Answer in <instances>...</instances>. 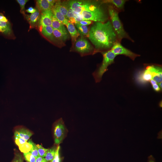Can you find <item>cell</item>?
I'll return each instance as SVG.
<instances>
[{"mask_svg": "<svg viewBox=\"0 0 162 162\" xmlns=\"http://www.w3.org/2000/svg\"><path fill=\"white\" fill-rule=\"evenodd\" d=\"M88 38L97 50L111 49L118 41L110 20L104 22H96L89 30Z\"/></svg>", "mask_w": 162, "mask_h": 162, "instance_id": "1", "label": "cell"}, {"mask_svg": "<svg viewBox=\"0 0 162 162\" xmlns=\"http://www.w3.org/2000/svg\"><path fill=\"white\" fill-rule=\"evenodd\" d=\"M108 10L110 22L116 34L118 41L120 42L123 38H127L133 41L124 28L119 17L118 10L113 5H110L109 6Z\"/></svg>", "mask_w": 162, "mask_h": 162, "instance_id": "2", "label": "cell"}, {"mask_svg": "<svg viewBox=\"0 0 162 162\" xmlns=\"http://www.w3.org/2000/svg\"><path fill=\"white\" fill-rule=\"evenodd\" d=\"M80 14L84 20L96 22H104L108 18L104 11L100 6L92 3Z\"/></svg>", "mask_w": 162, "mask_h": 162, "instance_id": "3", "label": "cell"}, {"mask_svg": "<svg viewBox=\"0 0 162 162\" xmlns=\"http://www.w3.org/2000/svg\"><path fill=\"white\" fill-rule=\"evenodd\" d=\"M103 56L102 63L97 69L92 73L96 82H100L104 74L108 70V67L114 63L115 58L117 56L110 50L101 52Z\"/></svg>", "mask_w": 162, "mask_h": 162, "instance_id": "4", "label": "cell"}, {"mask_svg": "<svg viewBox=\"0 0 162 162\" xmlns=\"http://www.w3.org/2000/svg\"><path fill=\"white\" fill-rule=\"evenodd\" d=\"M54 127V140L55 144L58 145L63 141L66 133V129L62 118L58 120Z\"/></svg>", "mask_w": 162, "mask_h": 162, "instance_id": "5", "label": "cell"}, {"mask_svg": "<svg viewBox=\"0 0 162 162\" xmlns=\"http://www.w3.org/2000/svg\"><path fill=\"white\" fill-rule=\"evenodd\" d=\"M75 47V51L82 56L91 53L93 51V48L92 46L86 39L82 37L76 40Z\"/></svg>", "mask_w": 162, "mask_h": 162, "instance_id": "6", "label": "cell"}, {"mask_svg": "<svg viewBox=\"0 0 162 162\" xmlns=\"http://www.w3.org/2000/svg\"><path fill=\"white\" fill-rule=\"evenodd\" d=\"M110 50L116 56L119 55H123L129 57L133 61L136 57L140 56V55L136 54L124 47L118 41L114 44Z\"/></svg>", "mask_w": 162, "mask_h": 162, "instance_id": "7", "label": "cell"}, {"mask_svg": "<svg viewBox=\"0 0 162 162\" xmlns=\"http://www.w3.org/2000/svg\"><path fill=\"white\" fill-rule=\"evenodd\" d=\"M160 66L152 65L146 67L138 75V80L140 82L146 83L149 82Z\"/></svg>", "mask_w": 162, "mask_h": 162, "instance_id": "8", "label": "cell"}, {"mask_svg": "<svg viewBox=\"0 0 162 162\" xmlns=\"http://www.w3.org/2000/svg\"><path fill=\"white\" fill-rule=\"evenodd\" d=\"M68 5L70 9L74 13L80 14L86 9L91 3L88 1H71L69 2Z\"/></svg>", "mask_w": 162, "mask_h": 162, "instance_id": "9", "label": "cell"}, {"mask_svg": "<svg viewBox=\"0 0 162 162\" xmlns=\"http://www.w3.org/2000/svg\"><path fill=\"white\" fill-rule=\"evenodd\" d=\"M53 15L51 9L42 11L39 20V28L44 26H51Z\"/></svg>", "mask_w": 162, "mask_h": 162, "instance_id": "10", "label": "cell"}, {"mask_svg": "<svg viewBox=\"0 0 162 162\" xmlns=\"http://www.w3.org/2000/svg\"><path fill=\"white\" fill-rule=\"evenodd\" d=\"M32 135V133L30 130L23 128L16 130L14 133L15 136L20 137L27 141Z\"/></svg>", "mask_w": 162, "mask_h": 162, "instance_id": "11", "label": "cell"}, {"mask_svg": "<svg viewBox=\"0 0 162 162\" xmlns=\"http://www.w3.org/2000/svg\"><path fill=\"white\" fill-rule=\"evenodd\" d=\"M51 26L53 29L58 30L64 33H67L64 25L53 15L52 18Z\"/></svg>", "mask_w": 162, "mask_h": 162, "instance_id": "12", "label": "cell"}, {"mask_svg": "<svg viewBox=\"0 0 162 162\" xmlns=\"http://www.w3.org/2000/svg\"><path fill=\"white\" fill-rule=\"evenodd\" d=\"M66 26L72 38V41L75 42L77 38L80 35V34L76 30L73 23L69 22Z\"/></svg>", "mask_w": 162, "mask_h": 162, "instance_id": "13", "label": "cell"}, {"mask_svg": "<svg viewBox=\"0 0 162 162\" xmlns=\"http://www.w3.org/2000/svg\"><path fill=\"white\" fill-rule=\"evenodd\" d=\"M51 10L53 15L64 25H66L69 22L68 20L54 6Z\"/></svg>", "mask_w": 162, "mask_h": 162, "instance_id": "14", "label": "cell"}, {"mask_svg": "<svg viewBox=\"0 0 162 162\" xmlns=\"http://www.w3.org/2000/svg\"><path fill=\"white\" fill-rule=\"evenodd\" d=\"M127 1L124 0H107L102 2V3H109L112 4L116 9L122 10L124 9V6Z\"/></svg>", "mask_w": 162, "mask_h": 162, "instance_id": "15", "label": "cell"}, {"mask_svg": "<svg viewBox=\"0 0 162 162\" xmlns=\"http://www.w3.org/2000/svg\"><path fill=\"white\" fill-rule=\"evenodd\" d=\"M40 28L42 34L45 37L50 39H53V29L52 26H44Z\"/></svg>", "mask_w": 162, "mask_h": 162, "instance_id": "16", "label": "cell"}, {"mask_svg": "<svg viewBox=\"0 0 162 162\" xmlns=\"http://www.w3.org/2000/svg\"><path fill=\"white\" fill-rule=\"evenodd\" d=\"M37 7L42 12L51 9L53 7L47 0H38L36 1Z\"/></svg>", "mask_w": 162, "mask_h": 162, "instance_id": "17", "label": "cell"}, {"mask_svg": "<svg viewBox=\"0 0 162 162\" xmlns=\"http://www.w3.org/2000/svg\"><path fill=\"white\" fill-rule=\"evenodd\" d=\"M53 34L54 38L60 41H64L68 38L67 33H64L57 30L53 29Z\"/></svg>", "mask_w": 162, "mask_h": 162, "instance_id": "18", "label": "cell"}, {"mask_svg": "<svg viewBox=\"0 0 162 162\" xmlns=\"http://www.w3.org/2000/svg\"><path fill=\"white\" fill-rule=\"evenodd\" d=\"M11 29L9 22L0 21V32L5 34L11 33Z\"/></svg>", "mask_w": 162, "mask_h": 162, "instance_id": "19", "label": "cell"}, {"mask_svg": "<svg viewBox=\"0 0 162 162\" xmlns=\"http://www.w3.org/2000/svg\"><path fill=\"white\" fill-rule=\"evenodd\" d=\"M75 26L80 34L88 37L89 30L87 26L83 25L79 23H76Z\"/></svg>", "mask_w": 162, "mask_h": 162, "instance_id": "20", "label": "cell"}, {"mask_svg": "<svg viewBox=\"0 0 162 162\" xmlns=\"http://www.w3.org/2000/svg\"><path fill=\"white\" fill-rule=\"evenodd\" d=\"M40 17V13L38 8L36 9V11L31 14L28 17V20L31 26H34Z\"/></svg>", "mask_w": 162, "mask_h": 162, "instance_id": "21", "label": "cell"}, {"mask_svg": "<svg viewBox=\"0 0 162 162\" xmlns=\"http://www.w3.org/2000/svg\"><path fill=\"white\" fill-rule=\"evenodd\" d=\"M54 6L67 18L66 15L68 9L64 4H62L59 1H56Z\"/></svg>", "mask_w": 162, "mask_h": 162, "instance_id": "22", "label": "cell"}, {"mask_svg": "<svg viewBox=\"0 0 162 162\" xmlns=\"http://www.w3.org/2000/svg\"><path fill=\"white\" fill-rule=\"evenodd\" d=\"M57 146H54L50 148L44 157L46 160L50 162L55 156Z\"/></svg>", "mask_w": 162, "mask_h": 162, "instance_id": "23", "label": "cell"}, {"mask_svg": "<svg viewBox=\"0 0 162 162\" xmlns=\"http://www.w3.org/2000/svg\"><path fill=\"white\" fill-rule=\"evenodd\" d=\"M20 151L23 153L29 152L32 148V145L29 141L26 142L18 146Z\"/></svg>", "mask_w": 162, "mask_h": 162, "instance_id": "24", "label": "cell"}, {"mask_svg": "<svg viewBox=\"0 0 162 162\" xmlns=\"http://www.w3.org/2000/svg\"><path fill=\"white\" fill-rule=\"evenodd\" d=\"M152 79L157 83L162 82V69L160 66L154 75Z\"/></svg>", "mask_w": 162, "mask_h": 162, "instance_id": "25", "label": "cell"}, {"mask_svg": "<svg viewBox=\"0 0 162 162\" xmlns=\"http://www.w3.org/2000/svg\"><path fill=\"white\" fill-rule=\"evenodd\" d=\"M28 141L32 145V148L29 152L36 158L39 157L36 144L33 142L31 140H30Z\"/></svg>", "mask_w": 162, "mask_h": 162, "instance_id": "26", "label": "cell"}, {"mask_svg": "<svg viewBox=\"0 0 162 162\" xmlns=\"http://www.w3.org/2000/svg\"><path fill=\"white\" fill-rule=\"evenodd\" d=\"M67 18L69 22L76 23L75 15L74 13L70 9H68L66 15Z\"/></svg>", "mask_w": 162, "mask_h": 162, "instance_id": "27", "label": "cell"}, {"mask_svg": "<svg viewBox=\"0 0 162 162\" xmlns=\"http://www.w3.org/2000/svg\"><path fill=\"white\" fill-rule=\"evenodd\" d=\"M39 157L44 158L48 151V148H46L42 147L41 145H36Z\"/></svg>", "mask_w": 162, "mask_h": 162, "instance_id": "28", "label": "cell"}, {"mask_svg": "<svg viewBox=\"0 0 162 162\" xmlns=\"http://www.w3.org/2000/svg\"><path fill=\"white\" fill-rule=\"evenodd\" d=\"M23 156L27 162H35L36 158L30 152L23 153Z\"/></svg>", "mask_w": 162, "mask_h": 162, "instance_id": "29", "label": "cell"}, {"mask_svg": "<svg viewBox=\"0 0 162 162\" xmlns=\"http://www.w3.org/2000/svg\"><path fill=\"white\" fill-rule=\"evenodd\" d=\"M11 162H24L21 154L18 152H15L13 159Z\"/></svg>", "mask_w": 162, "mask_h": 162, "instance_id": "30", "label": "cell"}, {"mask_svg": "<svg viewBox=\"0 0 162 162\" xmlns=\"http://www.w3.org/2000/svg\"><path fill=\"white\" fill-rule=\"evenodd\" d=\"M17 2L19 4L20 7V12L25 14V6L26 3L28 1V0H16Z\"/></svg>", "mask_w": 162, "mask_h": 162, "instance_id": "31", "label": "cell"}, {"mask_svg": "<svg viewBox=\"0 0 162 162\" xmlns=\"http://www.w3.org/2000/svg\"><path fill=\"white\" fill-rule=\"evenodd\" d=\"M60 147L58 145L57 146L56 152L54 157L50 162H60V158L59 155V150Z\"/></svg>", "mask_w": 162, "mask_h": 162, "instance_id": "32", "label": "cell"}, {"mask_svg": "<svg viewBox=\"0 0 162 162\" xmlns=\"http://www.w3.org/2000/svg\"><path fill=\"white\" fill-rule=\"evenodd\" d=\"M152 86L153 90L155 91L159 92L160 91L161 89L158 86V84L155 81L152 79L149 82Z\"/></svg>", "mask_w": 162, "mask_h": 162, "instance_id": "33", "label": "cell"}, {"mask_svg": "<svg viewBox=\"0 0 162 162\" xmlns=\"http://www.w3.org/2000/svg\"><path fill=\"white\" fill-rule=\"evenodd\" d=\"M14 140L16 144L18 146L27 142L25 140L20 137L15 136Z\"/></svg>", "mask_w": 162, "mask_h": 162, "instance_id": "34", "label": "cell"}, {"mask_svg": "<svg viewBox=\"0 0 162 162\" xmlns=\"http://www.w3.org/2000/svg\"><path fill=\"white\" fill-rule=\"evenodd\" d=\"M92 22V21H91L83 20L80 21L77 23H79L83 25L87 26L90 24Z\"/></svg>", "mask_w": 162, "mask_h": 162, "instance_id": "35", "label": "cell"}, {"mask_svg": "<svg viewBox=\"0 0 162 162\" xmlns=\"http://www.w3.org/2000/svg\"><path fill=\"white\" fill-rule=\"evenodd\" d=\"M0 21L7 22H8V20L2 13H0Z\"/></svg>", "mask_w": 162, "mask_h": 162, "instance_id": "36", "label": "cell"}, {"mask_svg": "<svg viewBox=\"0 0 162 162\" xmlns=\"http://www.w3.org/2000/svg\"><path fill=\"white\" fill-rule=\"evenodd\" d=\"M35 162H49L47 161L44 158L39 157L36 158Z\"/></svg>", "mask_w": 162, "mask_h": 162, "instance_id": "37", "label": "cell"}, {"mask_svg": "<svg viewBox=\"0 0 162 162\" xmlns=\"http://www.w3.org/2000/svg\"><path fill=\"white\" fill-rule=\"evenodd\" d=\"M36 10V9L32 7H29L26 10V11L28 13L33 14Z\"/></svg>", "mask_w": 162, "mask_h": 162, "instance_id": "38", "label": "cell"}, {"mask_svg": "<svg viewBox=\"0 0 162 162\" xmlns=\"http://www.w3.org/2000/svg\"><path fill=\"white\" fill-rule=\"evenodd\" d=\"M49 4L53 7L57 1L54 0H47Z\"/></svg>", "mask_w": 162, "mask_h": 162, "instance_id": "39", "label": "cell"}, {"mask_svg": "<svg viewBox=\"0 0 162 162\" xmlns=\"http://www.w3.org/2000/svg\"><path fill=\"white\" fill-rule=\"evenodd\" d=\"M148 162H155L154 159L152 155H150L148 157Z\"/></svg>", "mask_w": 162, "mask_h": 162, "instance_id": "40", "label": "cell"}, {"mask_svg": "<svg viewBox=\"0 0 162 162\" xmlns=\"http://www.w3.org/2000/svg\"><path fill=\"white\" fill-rule=\"evenodd\" d=\"M158 86L161 89H162V82H160L159 83H158Z\"/></svg>", "mask_w": 162, "mask_h": 162, "instance_id": "41", "label": "cell"}]
</instances>
